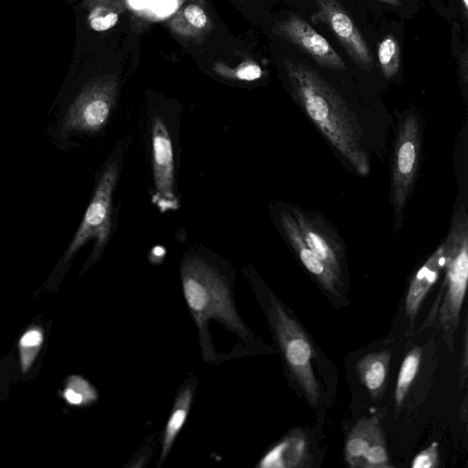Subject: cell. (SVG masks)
Returning <instances> with one entry per match:
<instances>
[{"label":"cell","instance_id":"1","mask_svg":"<svg viewBox=\"0 0 468 468\" xmlns=\"http://www.w3.org/2000/svg\"><path fill=\"white\" fill-rule=\"evenodd\" d=\"M292 95L321 133L361 176L369 164L360 125L346 101L320 73L303 62L283 59Z\"/></svg>","mask_w":468,"mask_h":468},{"label":"cell","instance_id":"2","mask_svg":"<svg viewBox=\"0 0 468 468\" xmlns=\"http://www.w3.org/2000/svg\"><path fill=\"white\" fill-rule=\"evenodd\" d=\"M181 280L186 302L200 333L204 357H213L207 335L211 319L243 339L248 337V328L234 308L229 286L217 270L202 259L187 258L181 266Z\"/></svg>","mask_w":468,"mask_h":468},{"label":"cell","instance_id":"3","mask_svg":"<svg viewBox=\"0 0 468 468\" xmlns=\"http://www.w3.org/2000/svg\"><path fill=\"white\" fill-rule=\"evenodd\" d=\"M444 244L445 277L440 293L421 327L441 330L452 351L468 279V218L463 203L455 210Z\"/></svg>","mask_w":468,"mask_h":468},{"label":"cell","instance_id":"4","mask_svg":"<svg viewBox=\"0 0 468 468\" xmlns=\"http://www.w3.org/2000/svg\"><path fill=\"white\" fill-rule=\"evenodd\" d=\"M268 315L289 371L307 401L315 406L320 398V388L312 365V344L300 324L272 294L270 295Z\"/></svg>","mask_w":468,"mask_h":468},{"label":"cell","instance_id":"5","mask_svg":"<svg viewBox=\"0 0 468 468\" xmlns=\"http://www.w3.org/2000/svg\"><path fill=\"white\" fill-rule=\"evenodd\" d=\"M118 175L119 166L116 163H112L105 168L83 218L65 252L64 261L70 260L91 239H95V243L89 265L100 258L110 234L112 198Z\"/></svg>","mask_w":468,"mask_h":468},{"label":"cell","instance_id":"6","mask_svg":"<svg viewBox=\"0 0 468 468\" xmlns=\"http://www.w3.org/2000/svg\"><path fill=\"white\" fill-rule=\"evenodd\" d=\"M116 91L114 76H102L90 81L69 105L62 128L77 132H96L102 128L111 113Z\"/></svg>","mask_w":468,"mask_h":468},{"label":"cell","instance_id":"7","mask_svg":"<svg viewBox=\"0 0 468 468\" xmlns=\"http://www.w3.org/2000/svg\"><path fill=\"white\" fill-rule=\"evenodd\" d=\"M420 145V122L414 113H409L399 124L393 152L392 201L397 220L400 218L413 187L418 171Z\"/></svg>","mask_w":468,"mask_h":468},{"label":"cell","instance_id":"8","mask_svg":"<svg viewBox=\"0 0 468 468\" xmlns=\"http://www.w3.org/2000/svg\"><path fill=\"white\" fill-rule=\"evenodd\" d=\"M317 11L311 16L314 24L325 25L353 61L364 69L374 68L370 49L348 13L337 0H314Z\"/></svg>","mask_w":468,"mask_h":468},{"label":"cell","instance_id":"9","mask_svg":"<svg viewBox=\"0 0 468 468\" xmlns=\"http://www.w3.org/2000/svg\"><path fill=\"white\" fill-rule=\"evenodd\" d=\"M344 457L352 468L393 466L383 431L376 417H364L354 425L346 440Z\"/></svg>","mask_w":468,"mask_h":468},{"label":"cell","instance_id":"10","mask_svg":"<svg viewBox=\"0 0 468 468\" xmlns=\"http://www.w3.org/2000/svg\"><path fill=\"white\" fill-rule=\"evenodd\" d=\"M272 31L308 54L319 66L344 69L346 64L330 43L301 16L292 14L279 21Z\"/></svg>","mask_w":468,"mask_h":468},{"label":"cell","instance_id":"11","mask_svg":"<svg viewBox=\"0 0 468 468\" xmlns=\"http://www.w3.org/2000/svg\"><path fill=\"white\" fill-rule=\"evenodd\" d=\"M151 134L156 194L163 207H171L176 203L173 146L168 129L158 116L153 121Z\"/></svg>","mask_w":468,"mask_h":468},{"label":"cell","instance_id":"12","mask_svg":"<svg viewBox=\"0 0 468 468\" xmlns=\"http://www.w3.org/2000/svg\"><path fill=\"white\" fill-rule=\"evenodd\" d=\"M307 246L338 276L341 275L342 249L322 221L298 207L292 208Z\"/></svg>","mask_w":468,"mask_h":468},{"label":"cell","instance_id":"13","mask_svg":"<svg viewBox=\"0 0 468 468\" xmlns=\"http://www.w3.org/2000/svg\"><path fill=\"white\" fill-rule=\"evenodd\" d=\"M281 222L287 239L305 269L329 292L338 294L340 276L335 274L305 243L293 216L282 212Z\"/></svg>","mask_w":468,"mask_h":468},{"label":"cell","instance_id":"14","mask_svg":"<svg viewBox=\"0 0 468 468\" xmlns=\"http://www.w3.org/2000/svg\"><path fill=\"white\" fill-rule=\"evenodd\" d=\"M310 449L302 431H293L271 447L258 463L261 468H294L308 465Z\"/></svg>","mask_w":468,"mask_h":468},{"label":"cell","instance_id":"15","mask_svg":"<svg viewBox=\"0 0 468 468\" xmlns=\"http://www.w3.org/2000/svg\"><path fill=\"white\" fill-rule=\"evenodd\" d=\"M444 263V244L442 243L420 268L411 280L406 298L405 314L413 322L420 305L438 279Z\"/></svg>","mask_w":468,"mask_h":468},{"label":"cell","instance_id":"16","mask_svg":"<svg viewBox=\"0 0 468 468\" xmlns=\"http://www.w3.org/2000/svg\"><path fill=\"white\" fill-rule=\"evenodd\" d=\"M391 352L388 349L369 353L356 363V370L372 399L382 395L388 373Z\"/></svg>","mask_w":468,"mask_h":468},{"label":"cell","instance_id":"17","mask_svg":"<svg viewBox=\"0 0 468 468\" xmlns=\"http://www.w3.org/2000/svg\"><path fill=\"white\" fill-rule=\"evenodd\" d=\"M193 392V386L188 383L179 391L176 399L175 405L165 428L159 459L160 465L166 459L175 440L185 424L191 407Z\"/></svg>","mask_w":468,"mask_h":468},{"label":"cell","instance_id":"18","mask_svg":"<svg viewBox=\"0 0 468 468\" xmlns=\"http://www.w3.org/2000/svg\"><path fill=\"white\" fill-rule=\"evenodd\" d=\"M420 359L421 348L420 346H415L408 352L401 363L394 395L397 408H399L402 405L410 387L418 374Z\"/></svg>","mask_w":468,"mask_h":468},{"label":"cell","instance_id":"19","mask_svg":"<svg viewBox=\"0 0 468 468\" xmlns=\"http://www.w3.org/2000/svg\"><path fill=\"white\" fill-rule=\"evenodd\" d=\"M378 57L384 76L387 79L395 76L399 68L400 50L393 36H387L378 44Z\"/></svg>","mask_w":468,"mask_h":468},{"label":"cell","instance_id":"20","mask_svg":"<svg viewBox=\"0 0 468 468\" xmlns=\"http://www.w3.org/2000/svg\"><path fill=\"white\" fill-rule=\"evenodd\" d=\"M64 398L69 404L80 406L95 401L98 393L86 379L72 376L69 378L64 390Z\"/></svg>","mask_w":468,"mask_h":468},{"label":"cell","instance_id":"21","mask_svg":"<svg viewBox=\"0 0 468 468\" xmlns=\"http://www.w3.org/2000/svg\"><path fill=\"white\" fill-rule=\"evenodd\" d=\"M43 342L42 331L38 328L27 330L19 340L21 368L27 372L35 360Z\"/></svg>","mask_w":468,"mask_h":468},{"label":"cell","instance_id":"22","mask_svg":"<svg viewBox=\"0 0 468 468\" xmlns=\"http://www.w3.org/2000/svg\"><path fill=\"white\" fill-rule=\"evenodd\" d=\"M118 19V13L105 5L94 6L89 16L90 26L95 31H105L113 27Z\"/></svg>","mask_w":468,"mask_h":468},{"label":"cell","instance_id":"23","mask_svg":"<svg viewBox=\"0 0 468 468\" xmlns=\"http://www.w3.org/2000/svg\"><path fill=\"white\" fill-rule=\"evenodd\" d=\"M439 443L431 442L426 449L420 452L412 460V468H435L439 464Z\"/></svg>","mask_w":468,"mask_h":468},{"label":"cell","instance_id":"24","mask_svg":"<svg viewBox=\"0 0 468 468\" xmlns=\"http://www.w3.org/2000/svg\"><path fill=\"white\" fill-rule=\"evenodd\" d=\"M181 15L184 21L196 30L204 29L208 22L204 9L195 4L186 5Z\"/></svg>","mask_w":468,"mask_h":468},{"label":"cell","instance_id":"25","mask_svg":"<svg viewBox=\"0 0 468 468\" xmlns=\"http://www.w3.org/2000/svg\"><path fill=\"white\" fill-rule=\"evenodd\" d=\"M234 74L240 80L252 81L261 77L262 70L255 63H244L239 67Z\"/></svg>","mask_w":468,"mask_h":468},{"label":"cell","instance_id":"26","mask_svg":"<svg viewBox=\"0 0 468 468\" xmlns=\"http://www.w3.org/2000/svg\"><path fill=\"white\" fill-rule=\"evenodd\" d=\"M468 371V335H467V322L464 324V333L463 340V351L461 353L460 361V378L459 388H463L467 380Z\"/></svg>","mask_w":468,"mask_h":468},{"label":"cell","instance_id":"27","mask_svg":"<svg viewBox=\"0 0 468 468\" xmlns=\"http://www.w3.org/2000/svg\"><path fill=\"white\" fill-rule=\"evenodd\" d=\"M176 8L175 0H161L154 5V11L159 14H168Z\"/></svg>","mask_w":468,"mask_h":468},{"label":"cell","instance_id":"28","mask_svg":"<svg viewBox=\"0 0 468 468\" xmlns=\"http://www.w3.org/2000/svg\"><path fill=\"white\" fill-rule=\"evenodd\" d=\"M130 4L135 8H142L147 5L151 0H129Z\"/></svg>","mask_w":468,"mask_h":468},{"label":"cell","instance_id":"29","mask_svg":"<svg viewBox=\"0 0 468 468\" xmlns=\"http://www.w3.org/2000/svg\"><path fill=\"white\" fill-rule=\"evenodd\" d=\"M386 4H389L392 5H399L401 3L399 0H378Z\"/></svg>","mask_w":468,"mask_h":468},{"label":"cell","instance_id":"30","mask_svg":"<svg viewBox=\"0 0 468 468\" xmlns=\"http://www.w3.org/2000/svg\"><path fill=\"white\" fill-rule=\"evenodd\" d=\"M462 2L463 4L465 11H467V9H468V0H462Z\"/></svg>","mask_w":468,"mask_h":468}]
</instances>
